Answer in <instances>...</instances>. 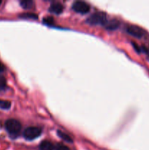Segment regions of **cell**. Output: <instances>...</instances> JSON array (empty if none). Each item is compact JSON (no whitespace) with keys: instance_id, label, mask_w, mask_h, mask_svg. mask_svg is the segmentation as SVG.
Segmentation results:
<instances>
[{"instance_id":"obj_4","label":"cell","mask_w":149,"mask_h":150,"mask_svg":"<svg viewBox=\"0 0 149 150\" xmlns=\"http://www.w3.org/2000/svg\"><path fill=\"white\" fill-rule=\"evenodd\" d=\"M72 8L74 12L80 14H86L91 10V7L88 3L82 1H77L72 5Z\"/></svg>"},{"instance_id":"obj_6","label":"cell","mask_w":149,"mask_h":150,"mask_svg":"<svg viewBox=\"0 0 149 150\" xmlns=\"http://www.w3.org/2000/svg\"><path fill=\"white\" fill-rule=\"evenodd\" d=\"M120 26V22L116 19H112V20H107L105 24L103 25L104 27L108 30H115L118 29Z\"/></svg>"},{"instance_id":"obj_1","label":"cell","mask_w":149,"mask_h":150,"mask_svg":"<svg viewBox=\"0 0 149 150\" xmlns=\"http://www.w3.org/2000/svg\"><path fill=\"white\" fill-rule=\"evenodd\" d=\"M5 129L10 136L13 138H16L21 131L22 126L19 121L15 119H10L5 122Z\"/></svg>"},{"instance_id":"obj_19","label":"cell","mask_w":149,"mask_h":150,"mask_svg":"<svg viewBox=\"0 0 149 150\" xmlns=\"http://www.w3.org/2000/svg\"><path fill=\"white\" fill-rule=\"evenodd\" d=\"M1 3H2V1H1V0H0V5H1Z\"/></svg>"},{"instance_id":"obj_14","label":"cell","mask_w":149,"mask_h":150,"mask_svg":"<svg viewBox=\"0 0 149 150\" xmlns=\"http://www.w3.org/2000/svg\"><path fill=\"white\" fill-rule=\"evenodd\" d=\"M55 150H70V149L68 146H66V145L58 143L55 146Z\"/></svg>"},{"instance_id":"obj_7","label":"cell","mask_w":149,"mask_h":150,"mask_svg":"<svg viewBox=\"0 0 149 150\" xmlns=\"http://www.w3.org/2000/svg\"><path fill=\"white\" fill-rule=\"evenodd\" d=\"M63 10H64V6L59 2L52 3L49 7V11L56 15L61 14Z\"/></svg>"},{"instance_id":"obj_9","label":"cell","mask_w":149,"mask_h":150,"mask_svg":"<svg viewBox=\"0 0 149 150\" xmlns=\"http://www.w3.org/2000/svg\"><path fill=\"white\" fill-rule=\"evenodd\" d=\"M20 4L25 10H29L34 6V1L31 0H23L20 1Z\"/></svg>"},{"instance_id":"obj_15","label":"cell","mask_w":149,"mask_h":150,"mask_svg":"<svg viewBox=\"0 0 149 150\" xmlns=\"http://www.w3.org/2000/svg\"><path fill=\"white\" fill-rule=\"evenodd\" d=\"M43 23L47 25H52L54 23V20L52 17H47L43 19Z\"/></svg>"},{"instance_id":"obj_18","label":"cell","mask_w":149,"mask_h":150,"mask_svg":"<svg viewBox=\"0 0 149 150\" xmlns=\"http://www.w3.org/2000/svg\"><path fill=\"white\" fill-rule=\"evenodd\" d=\"M4 68H5V67H4V64H3L1 62H0V73H2V72L4 70Z\"/></svg>"},{"instance_id":"obj_10","label":"cell","mask_w":149,"mask_h":150,"mask_svg":"<svg viewBox=\"0 0 149 150\" xmlns=\"http://www.w3.org/2000/svg\"><path fill=\"white\" fill-rule=\"evenodd\" d=\"M57 134H58V136H59L62 140L65 141V142H69V143H72L73 142L72 139L69 135L66 134L65 133L61 131V130H58V131H57Z\"/></svg>"},{"instance_id":"obj_3","label":"cell","mask_w":149,"mask_h":150,"mask_svg":"<svg viewBox=\"0 0 149 150\" xmlns=\"http://www.w3.org/2000/svg\"><path fill=\"white\" fill-rule=\"evenodd\" d=\"M42 134V129L38 127H26L23 133V136L26 140L32 141L37 139Z\"/></svg>"},{"instance_id":"obj_2","label":"cell","mask_w":149,"mask_h":150,"mask_svg":"<svg viewBox=\"0 0 149 150\" xmlns=\"http://www.w3.org/2000/svg\"><path fill=\"white\" fill-rule=\"evenodd\" d=\"M106 14L103 12H96L89 16L86 20V23L90 25H98L101 24L103 26L107 21Z\"/></svg>"},{"instance_id":"obj_16","label":"cell","mask_w":149,"mask_h":150,"mask_svg":"<svg viewBox=\"0 0 149 150\" xmlns=\"http://www.w3.org/2000/svg\"><path fill=\"white\" fill-rule=\"evenodd\" d=\"M131 44H132L133 47H134V49H135V51H137V53H140V52H141V49H140V48L138 46V45H137V43H135V42H133Z\"/></svg>"},{"instance_id":"obj_8","label":"cell","mask_w":149,"mask_h":150,"mask_svg":"<svg viewBox=\"0 0 149 150\" xmlns=\"http://www.w3.org/2000/svg\"><path fill=\"white\" fill-rule=\"evenodd\" d=\"M39 150H54L55 146L50 141L44 140L39 144Z\"/></svg>"},{"instance_id":"obj_17","label":"cell","mask_w":149,"mask_h":150,"mask_svg":"<svg viewBox=\"0 0 149 150\" xmlns=\"http://www.w3.org/2000/svg\"><path fill=\"white\" fill-rule=\"evenodd\" d=\"M142 51H144V52L148 56H149V49L148 48H146V47H145V46H143L142 47Z\"/></svg>"},{"instance_id":"obj_13","label":"cell","mask_w":149,"mask_h":150,"mask_svg":"<svg viewBox=\"0 0 149 150\" xmlns=\"http://www.w3.org/2000/svg\"><path fill=\"white\" fill-rule=\"evenodd\" d=\"M7 85V81L6 79L2 76H0V90H2L6 87Z\"/></svg>"},{"instance_id":"obj_11","label":"cell","mask_w":149,"mask_h":150,"mask_svg":"<svg viewBox=\"0 0 149 150\" xmlns=\"http://www.w3.org/2000/svg\"><path fill=\"white\" fill-rule=\"evenodd\" d=\"M20 18H26V19H37L38 16L37 15L34 14V13H26L21 14L19 16Z\"/></svg>"},{"instance_id":"obj_12","label":"cell","mask_w":149,"mask_h":150,"mask_svg":"<svg viewBox=\"0 0 149 150\" xmlns=\"http://www.w3.org/2000/svg\"><path fill=\"white\" fill-rule=\"evenodd\" d=\"M11 107V103L8 100H0V108L1 109L7 110Z\"/></svg>"},{"instance_id":"obj_5","label":"cell","mask_w":149,"mask_h":150,"mask_svg":"<svg viewBox=\"0 0 149 150\" xmlns=\"http://www.w3.org/2000/svg\"><path fill=\"white\" fill-rule=\"evenodd\" d=\"M126 31L129 35L136 38H142L145 35V31L136 25H128L126 27Z\"/></svg>"}]
</instances>
